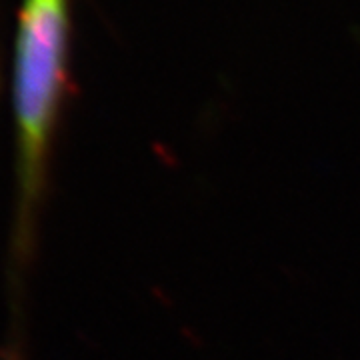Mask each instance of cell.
I'll list each match as a JSON object with an SVG mask.
<instances>
[{"label":"cell","instance_id":"1","mask_svg":"<svg viewBox=\"0 0 360 360\" xmlns=\"http://www.w3.org/2000/svg\"><path fill=\"white\" fill-rule=\"evenodd\" d=\"M66 0H25L14 56L18 236L39 205L65 86Z\"/></svg>","mask_w":360,"mask_h":360}]
</instances>
